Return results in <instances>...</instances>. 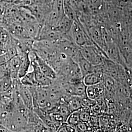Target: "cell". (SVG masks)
<instances>
[{"label":"cell","instance_id":"cell-1","mask_svg":"<svg viewBox=\"0 0 132 132\" xmlns=\"http://www.w3.org/2000/svg\"><path fill=\"white\" fill-rule=\"evenodd\" d=\"M80 51L85 59L93 66H99L104 62L103 55L92 45L81 47Z\"/></svg>","mask_w":132,"mask_h":132},{"label":"cell","instance_id":"cell-2","mask_svg":"<svg viewBox=\"0 0 132 132\" xmlns=\"http://www.w3.org/2000/svg\"><path fill=\"white\" fill-rule=\"evenodd\" d=\"M70 33L72 41L80 48L92 45L84 32L76 22L72 24Z\"/></svg>","mask_w":132,"mask_h":132},{"label":"cell","instance_id":"cell-3","mask_svg":"<svg viewBox=\"0 0 132 132\" xmlns=\"http://www.w3.org/2000/svg\"><path fill=\"white\" fill-rule=\"evenodd\" d=\"M87 87L83 80L71 82H69L65 87V90L68 94L80 97L87 96Z\"/></svg>","mask_w":132,"mask_h":132},{"label":"cell","instance_id":"cell-4","mask_svg":"<svg viewBox=\"0 0 132 132\" xmlns=\"http://www.w3.org/2000/svg\"><path fill=\"white\" fill-rule=\"evenodd\" d=\"M35 53L36 61L41 71L48 78L52 80L55 79L57 77L56 71L48 63L39 56L36 52H35Z\"/></svg>","mask_w":132,"mask_h":132},{"label":"cell","instance_id":"cell-5","mask_svg":"<svg viewBox=\"0 0 132 132\" xmlns=\"http://www.w3.org/2000/svg\"><path fill=\"white\" fill-rule=\"evenodd\" d=\"M19 92L25 107L28 110L33 109V97L28 87L22 85L20 82Z\"/></svg>","mask_w":132,"mask_h":132},{"label":"cell","instance_id":"cell-6","mask_svg":"<svg viewBox=\"0 0 132 132\" xmlns=\"http://www.w3.org/2000/svg\"><path fill=\"white\" fill-rule=\"evenodd\" d=\"M104 85L100 82L97 84L87 86V96L90 99L95 100L98 98L104 93Z\"/></svg>","mask_w":132,"mask_h":132},{"label":"cell","instance_id":"cell-7","mask_svg":"<svg viewBox=\"0 0 132 132\" xmlns=\"http://www.w3.org/2000/svg\"><path fill=\"white\" fill-rule=\"evenodd\" d=\"M9 62L10 76L13 79H18V75L19 69L22 63V58L18 54H17L11 58L10 59Z\"/></svg>","mask_w":132,"mask_h":132},{"label":"cell","instance_id":"cell-8","mask_svg":"<svg viewBox=\"0 0 132 132\" xmlns=\"http://www.w3.org/2000/svg\"><path fill=\"white\" fill-rule=\"evenodd\" d=\"M29 54L19 55L22 58V63L19 69L18 78L20 79L23 77L28 71L32 70V66Z\"/></svg>","mask_w":132,"mask_h":132},{"label":"cell","instance_id":"cell-9","mask_svg":"<svg viewBox=\"0 0 132 132\" xmlns=\"http://www.w3.org/2000/svg\"><path fill=\"white\" fill-rule=\"evenodd\" d=\"M102 77L100 73L92 72L84 76L83 78V82L87 86L97 84L102 81Z\"/></svg>","mask_w":132,"mask_h":132},{"label":"cell","instance_id":"cell-10","mask_svg":"<svg viewBox=\"0 0 132 132\" xmlns=\"http://www.w3.org/2000/svg\"><path fill=\"white\" fill-rule=\"evenodd\" d=\"M67 104L71 113L83 108L81 97L71 95L68 100Z\"/></svg>","mask_w":132,"mask_h":132},{"label":"cell","instance_id":"cell-11","mask_svg":"<svg viewBox=\"0 0 132 132\" xmlns=\"http://www.w3.org/2000/svg\"><path fill=\"white\" fill-rule=\"evenodd\" d=\"M19 80L22 85L26 86L27 87H30L37 85L32 69L31 71H28L27 74H26Z\"/></svg>","mask_w":132,"mask_h":132},{"label":"cell","instance_id":"cell-12","mask_svg":"<svg viewBox=\"0 0 132 132\" xmlns=\"http://www.w3.org/2000/svg\"><path fill=\"white\" fill-rule=\"evenodd\" d=\"M13 79L10 75L4 76L0 80V93H4L11 89L13 86Z\"/></svg>","mask_w":132,"mask_h":132},{"label":"cell","instance_id":"cell-13","mask_svg":"<svg viewBox=\"0 0 132 132\" xmlns=\"http://www.w3.org/2000/svg\"><path fill=\"white\" fill-rule=\"evenodd\" d=\"M80 121L79 110L72 112L69 116L66 123L69 125L76 128V126Z\"/></svg>","mask_w":132,"mask_h":132},{"label":"cell","instance_id":"cell-14","mask_svg":"<svg viewBox=\"0 0 132 132\" xmlns=\"http://www.w3.org/2000/svg\"><path fill=\"white\" fill-rule=\"evenodd\" d=\"M87 108H83L79 110V116H80V121L88 122L90 120V111Z\"/></svg>","mask_w":132,"mask_h":132},{"label":"cell","instance_id":"cell-15","mask_svg":"<svg viewBox=\"0 0 132 132\" xmlns=\"http://www.w3.org/2000/svg\"><path fill=\"white\" fill-rule=\"evenodd\" d=\"M57 132H73L76 131V128L69 125L67 123H63L58 128Z\"/></svg>","mask_w":132,"mask_h":132},{"label":"cell","instance_id":"cell-16","mask_svg":"<svg viewBox=\"0 0 132 132\" xmlns=\"http://www.w3.org/2000/svg\"><path fill=\"white\" fill-rule=\"evenodd\" d=\"M88 125L87 122L80 121L79 122L76 126V131L79 132H85L88 130Z\"/></svg>","mask_w":132,"mask_h":132}]
</instances>
